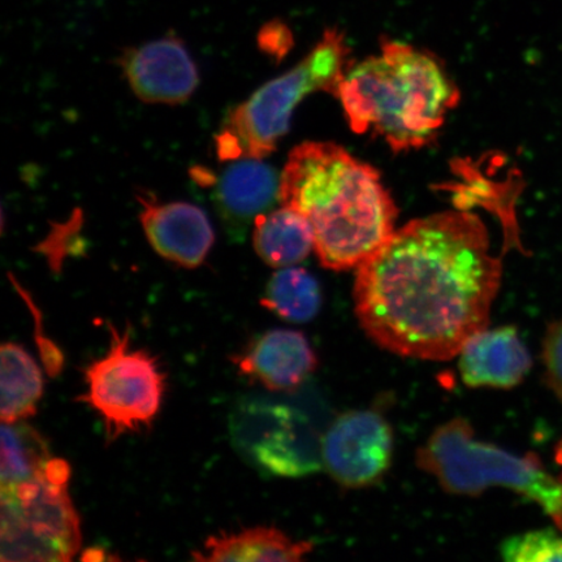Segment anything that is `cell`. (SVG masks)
I'll use <instances>...</instances> for the list:
<instances>
[{
    "instance_id": "6da1fadb",
    "label": "cell",
    "mask_w": 562,
    "mask_h": 562,
    "mask_svg": "<svg viewBox=\"0 0 562 562\" xmlns=\"http://www.w3.org/2000/svg\"><path fill=\"white\" fill-rule=\"evenodd\" d=\"M503 258L465 209L442 211L393 232L357 267L355 307L370 339L407 358L447 361L487 328Z\"/></svg>"
},
{
    "instance_id": "7a4b0ae2",
    "label": "cell",
    "mask_w": 562,
    "mask_h": 562,
    "mask_svg": "<svg viewBox=\"0 0 562 562\" xmlns=\"http://www.w3.org/2000/svg\"><path fill=\"white\" fill-rule=\"evenodd\" d=\"M279 200L311 223L326 269H357L395 232L397 207L376 168L334 143L301 144L280 178Z\"/></svg>"
},
{
    "instance_id": "3957f363",
    "label": "cell",
    "mask_w": 562,
    "mask_h": 562,
    "mask_svg": "<svg viewBox=\"0 0 562 562\" xmlns=\"http://www.w3.org/2000/svg\"><path fill=\"white\" fill-rule=\"evenodd\" d=\"M337 98L351 131L372 132L407 151L437 138L460 91L432 55L385 41L381 54L349 66Z\"/></svg>"
},
{
    "instance_id": "277c9868",
    "label": "cell",
    "mask_w": 562,
    "mask_h": 562,
    "mask_svg": "<svg viewBox=\"0 0 562 562\" xmlns=\"http://www.w3.org/2000/svg\"><path fill=\"white\" fill-rule=\"evenodd\" d=\"M417 465L449 494L477 496L491 487L515 491L537 503L562 531V480L548 473L536 453L517 456L476 440L465 418L439 426L418 449Z\"/></svg>"
},
{
    "instance_id": "5b68a950",
    "label": "cell",
    "mask_w": 562,
    "mask_h": 562,
    "mask_svg": "<svg viewBox=\"0 0 562 562\" xmlns=\"http://www.w3.org/2000/svg\"><path fill=\"white\" fill-rule=\"evenodd\" d=\"M349 48L344 35L327 31L314 50L278 79L265 83L248 101L231 112L216 137L222 160L262 159L276 151L290 130L294 109L316 91L337 97L349 68Z\"/></svg>"
},
{
    "instance_id": "8992f818",
    "label": "cell",
    "mask_w": 562,
    "mask_h": 562,
    "mask_svg": "<svg viewBox=\"0 0 562 562\" xmlns=\"http://www.w3.org/2000/svg\"><path fill=\"white\" fill-rule=\"evenodd\" d=\"M109 327L110 348L83 372L87 391L80 402L101 417L105 438L115 441L154 424L164 405L167 379L157 356L132 347L130 327L123 331Z\"/></svg>"
},
{
    "instance_id": "52a82bcc",
    "label": "cell",
    "mask_w": 562,
    "mask_h": 562,
    "mask_svg": "<svg viewBox=\"0 0 562 562\" xmlns=\"http://www.w3.org/2000/svg\"><path fill=\"white\" fill-rule=\"evenodd\" d=\"M82 542L68 482L46 470L31 482L2 488L0 561H70Z\"/></svg>"
},
{
    "instance_id": "ba28073f",
    "label": "cell",
    "mask_w": 562,
    "mask_h": 562,
    "mask_svg": "<svg viewBox=\"0 0 562 562\" xmlns=\"http://www.w3.org/2000/svg\"><path fill=\"white\" fill-rule=\"evenodd\" d=\"M231 437L238 453L261 472L297 477L319 469L306 428L290 407L246 400L231 417Z\"/></svg>"
},
{
    "instance_id": "9c48e42d",
    "label": "cell",
    "mask_w": 562,
    "mask_h": 562,
    "mask_svg": "<svg viewBox=\"0 0 562 562\" xmlns=\"http://www.w3.org/2000/svg\"><path fill=\"white\" fill-rule=\"evenodd\" d=\"M392 456V428L374 411L341 414L322 439L323 467L344 488L369 487L382 480Z\"/></svg>"
},
{
    "instance_id": "30bf717a",
    "label": "cell",
    "mask_w": 562,
    "mask_h": 562,
    "mask_svg": "<svg viewBox=\"0 0 562 562\" xmlns=\"http://www.w3.org/2000/svg\"><path fill=\"white\" fill-rule=\"evenodd\" d=\"M126 80L140 101L180 104L200 83L199 69L178 38L165 37L128 48L119 59Z\"/></svg>"
},
{
    "instance_id": "8fae6325",
    "label": "cell",
    "mask_w": 562,
    "mask_h": 562,
    "mask_svg": "<svg viewBox=\"0 0 562 562\" xmlns=\"http://www.w3.org/2000/svg\"><path fill=\"white\" fill-rule=\"evenodd\" d=\"M232 362L243 376L271 392L296 391L318 367L305 335L288 328L256 336Z\"/></svg>"
},
{
    "instance_id": "7c38bea8",
    "label": "cell",
    "mask_w": 562,
    "mask_h": 562,
    "mask_svg": "<svg viewBox=\"0 0 562 562\" xmlns=\"http://www.w3.org/2000/svg\"><path fill=\"white\" fill-rule=\"evenodd\" d=\"M140 223L153 249L184 269L206 261L215 240L205 211L187 202L157 203L140 200Z\"/></svg>"
},
{
    "instance_id": "4fadbf2b",
    "label": "cell",
    "mask_w": 562,
    "mask_h": 562,
    "mask_svg": "<svg viewBox=\"0 0 562 562\" xmlns=\"http://www.w3.org/2000/svg\"><path fill=\"white\" fill-rule=\"evenodd\" d=\"M459 355L462 381L474 389H515L532 368L529 350L512 326L482 329Z\"/></svg>"
},
{
    "instance_id": "5bb4252c",
    "label": "cell",
    "mask_w": 562,
    "mask_h": 562,
    "mask_svg": "<svg viewBox=\"0 0 562 562\" xmlns=\"http://www.w3.org/2000/svg\"><path fill=\"white\" fill-rule=\"evenodd\" d=\"M280 180L276 170L261 159L244 158L232 164L217 181L214 194L217 214L234 240H241L246 228L279 199Z\"/></svg>"
},
{
    "instance_id": "9a60e30c",
    "label": "cell",
    "mask_w": 562,
    "mask_h": 562,
    "mask_svg": "<svg viewBox=\"0 0 562 562\" xmlns=\"http://www.w3.org/2000/svg\"><path fill=\"white\" fill-rule=\"evenodd\" d=\"M314 546L307 540H294L272 526H255L235 532H220L192 552L200 562H297L311 554Z\"/></svg>"
},
{
    "instance_id": "2e32d148",
    "label": "cell",
    "mask_w": 562,
    "mask_h": 562,
    "mask_svg": "<svg viewBox=\"0 0 562 562\" xmlns=\"http://www.w3.org/2000/svg\"><path fill=\"white\" fill-rule=\"evenodd\" d=\"M252 243L262 261L277 269L304 261L315 248L311 223L286 206L257 217Z\"/></svg>"
},
{
    "instance_id": "e0dca14e",
    "label": "cell",
    "mask_w": 562,
    "mask_h": 562,
    "mask_svg": "<svg viewBox=\"0 0 562 562\" xmlns=\"http://www.w3.org/2000/svg\"><path fill=\"white\" fill-rule=\"evenodd\" d=\"M2 424H16L35 416L44 396V375L34 358L16 342H4L2 351Z\"/></svg>"
},
{
    "instance_id": "ac0fdd59",
    "label": "cell",
    "mask_w": 562,
    "mask_h": 562,
    "mask_svg": "<svg viewBox=\"0 0 562 562\" xmlns=\"http://www.w3.org/2000/svg\"><path fill=\"white\" fill-rule=\"evenodd\" d=\"M52 459L47 440L25 420L2 425V488L35 480Z\"/></svg>"
},
{
    "instance_id": "d6986e66",
    "label": "cell",
    "mask_w": 562,
    "mask_h": 562,
    "mask_svg": "<svg viewBox=\"0 0 562 562\" xmlns=\"http://www.w3.org/2000/svg\"><path fill=\"white\" fill-rule=\"evenodd\" d=\"M261 304L286 322H311L322 306L318 281L304 269L284 267L271 277Z\"/></svg>"
},
{
    "instance_id": "ffe728a7",
    "label": "cell",
    "mask_w": 562,
    "mask_h": 562,
    "mask_svg": "<svg viewBox=\"0 0 562 562\" xmlns=\"http://www.w3.org/2000/svg\"><path fill=\"white\" fill-rule=\"evenodd\" d=\"M502 558L509 562L562 561V531H529L510 537L501 547Z\"/></svg>"
},
{
    "instance_id": "44dd1931",
    "label": "cell",
    "mask_w": 562,
    "mask_h": 562,
    "mask_svg": "<svg viewBox=\"0 0 562 562\" xmlns=\"http://www.w3.org/2000/svg\"><path fill=\"white\" fill-rule=\"evenodd\" d=\"M542 358L544 382L562 402V319L548 326Z\"/></svg>"
},
{
    "instance_id": "7402d4cb",
    "label": "cell",
    "mask_w": 562,
    "mask_h": 562,
    "mask_svg": "<svg viewBox=\"0 0 562 562\" xmlns=\"http://www.w3.org/2000/svg\"><path fill=\"white\" fill-rule=\"evenodd\" d=\"M290 33L284 31L283 25L270 24L259 35V42L265 52L272 55H281L290 46Z\"/></svg>"
},
{
    "instance_id": "603a6c76",
    "label": "cell",
    "mask_w": 562,
    "mask_h": 562,
    "mask_svg": "<svg viewBox=\"0 0 562 562\" xmlns=\"http://www.w3.org/2000/svg\"><path fill=\"white\" fill-rule=\"evenodd\" d=\"M557 462L562 468V439L559 442V446L557 448ZM561 480H562V476H561Z\"/></svg>"
}]
</instances>
